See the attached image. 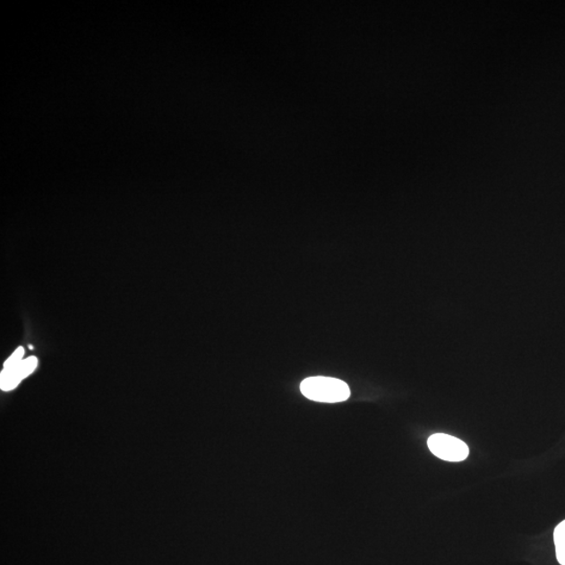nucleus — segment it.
<instances>
[{
  "label": "nucleus",
  "instance_id": "obj_4",
  "mask_svg": "<svg viewBox=\"0 0 565 565\" xmlns=\"http://www.w3.org/2000/svg\"><path fill=\"white\" fill-rule=\"evenodd\" d=\"M554 542L556 546L557 561L561 565H565V520L556 526L554 532Z\"/></svg>",
  "mask_w": 565,
  "mask_h": 565
},
{
  "label": "nucleus",
  "instance_id": "obj_3",
  "mask_svg": "<svg viewBox=\"0 0 565 565\" xmlns=\"http://www.w3.org/2000/svg\"><path fill=\"white\" fill-rule=\"evenodd\" d=\"M37 358L30 357L23 360L14 369L2 372V389L4 390H13L17 387L23 378H26L32 372L37 366Z\"/></svg>",
  "mask_w": 565,
  "mask_h": 565
},
{
  "label": "nucleus",
  "instance_id": "obj_1",
  "mask_svg": "<svg viewBox=\"0 0 565 565\" xmlns=\"http://www.w3.org/2000/svg\"><path fill=\"white\" fill-rule=\"evenodd\" d=\"M301 392L316 402L338 403L349 399L351 390L344 381L331 377H310L301 383Z\"/></svg>",
  "mask_w": 565,
  "mask_h": 565
},
{
  "label": "nucleus",
  "instance_id": "obj_5",
  "mask_svg": "<svg viewBox=\"0 0 565 565\" xmlns=\"http://www.w3.org/2000/svg\"><path fill=\"white\" fill-rule=\"evenodd\" d=\"M24 350L23 347H18V349L14 352L13 355H12L7 362L4 363L3 371H10L14 369L15 366L21 363V359L23 357Z\"/></svg>",
  "mask_w": 565,
  "mask_h": 565
},
{
  "label": "nucleus",
  "instance_id": "obj_2",
  "mask_svg": "<svg viewBox=\"0 0 565 565\" xmlns=\"http://www.w3.org/2000/svg\"><path fill=\"white\" fill-rule=\"evenodd\" d=\"M432 455L447 462H462L469 456V449L462 440L446 433H434L427 441Z\"/></svg>",
  "mask_w": 565,
  "mask_h": 565
}]
</instances>
